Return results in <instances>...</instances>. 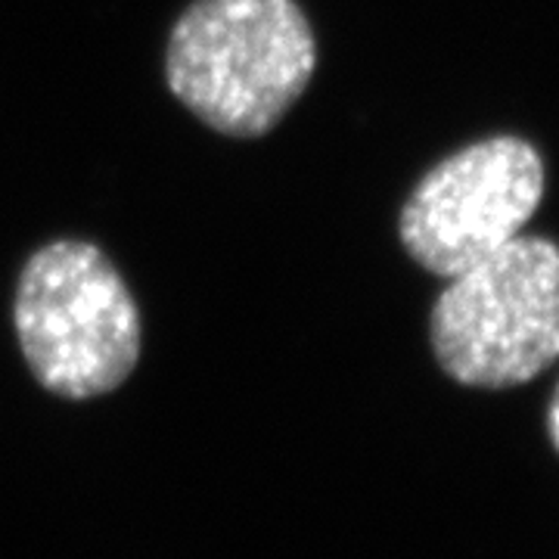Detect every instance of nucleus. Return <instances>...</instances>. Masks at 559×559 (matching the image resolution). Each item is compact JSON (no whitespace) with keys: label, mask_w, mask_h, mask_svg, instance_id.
<instances>
[{"label":"nucleus","mask_w":559,"mask_h":559,"mask_svg":"<svg viewBox=\"0 0 559 559\" xmlns=\"http://www.w3.org/2000/svg\"><path fill=\"white\" fill-rule=\"evenodd\" d=\"M318 66L296 0H193L168 35V91L212 131L261 138L293 109Z\"/></svg>","instance_id":"obj_1"},{"label":"nucleus","mask_w":559,"mask_h":559,"mask_svg":"<svg viewBox=\"0 0 559 559\" xmlns=\"http://www.w3.org/2000/svg\"><path fill=\"white\" fill-rule=\"evenodd\" d=\"M22 358L50 395L116 392L140 360V311L94 242H47L25 261L13 301Z\"/></svg>","instance_id":"obj_2"},{"label":"nucleus","mask_w":559,"mask_h":559,"mask_svg":"<svg viewBox=\"0 0 559 559\" xmlns=\"http://www.w3.org/2000/svg\"><path fill=\"white\" fill-rule=\"evenodd\" d=\"M439 367L473 389H510L559 360V246L516 237L460 271L429 318Z\"/></svg>","instance_id":"obj_3"},{"label":"nucleus","mask_w":559,"mask_h":559,"mask_svg":"<svg viewBox=\"0 0 559 559\" xmlns=\"http://www.w3.org/2000/svg\"><path fill=\"white\" fill-rule=\"evenodd\" d=\"M544 197V162L520 138L479 140L441 159L401 209L407 255L436 277L495 255L535 218Z\"/></svg>","instance_id":"obj_4"},{"label":"nucleus","mask_w":559,"mask_h":559,"mask_svg":"<svg viewBox=\"0 0 559 559\" xmlns=\"http://www.w3.org/2000/svg\"><path fill=\"white\" fill-rule=\"evenodd\" d=\"M547 432H550L554 448L559 451V385L557 392H554V399H550V411H547Z\"/></svg>","instance_id":"obj_5"}]
</instances>
